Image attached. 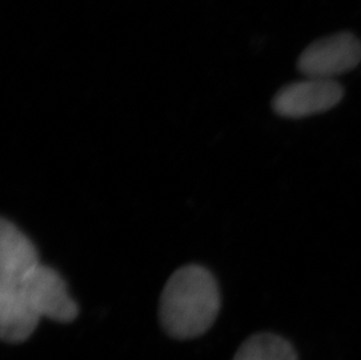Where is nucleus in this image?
Instances as JSON below:
<instances>
[{
	"label": "nucleus",
	"mask_w": 361,
	"mask_h": 360,
	"mask_svg": "<svg viewBox=\"0 0 361 360\" xmlns=\"http://www.w3.org/2000/svg\"><path fill=\"white\" fill-rule=\"evenodd\" d=\"M40 263L38 251L27 235L3 217L0 220V338L24 343L39 320L26 304L28 279Z\"/></svg>",
	"instance_id": "1"
},
{
	"label": "nucleus",
	"mask_w": 361,
	"mask_h": 360,
	"mask_svg": "<svg viewBox=\"0 0 361 360\" xmlns=\"http://www.w3.org/2000/svg\"><path fill=\"white\" fill-rule=\"evenodd\" d=\"M220 306V290L213 274L202 265H184L164 287L159 320L164 331L174 340H193L211 329Z\"/></svg>",
	"instance_id": "2"
},
{
	"label": "nucleus",
	"mask_w": 361,
	"mask_h": 360,
	"mask_svg": "<svg viewBox=\"0 0 361 360\" xmlns=\"http://www.w3.org/2000/svg\"><path fill=\"white\" fill-rule=\"evenodd\" d=\"M361 62V41L350 32L325 37L309 44L297 61L305 78L334 80Z\"/></svg>",
	"instance_id": "3"
},
{
	"label": "nucleus",
	"mask_w": 361,
	"mask_h": 360,
	"mask_svg": "<svg viewBox=\"0 0 361 360\" xmlns=\"http://www.w3.org/2000/svg\"><path fill=\"white\" fill-rule=\"evenodd\" d=\"M344 97V88L336 80L307 78L284 85L274 96V112L286 119H303L327 112Z\"/></svg>",
	"instance_id": "4"
},
{
	"label": "nucleus",
	"mask_w": 361,
	"mask_h": 360,
	"mask_svg": "<svg viewBox=\"0 0 361 360\" xmlns=\"http://www.w3.org/2000/svg\"><path fill=\"white\" fill-rule=\"evenodd\" d=\"M26 304L38 320L47 317L59 323H71L79 316V306L69 295L65 280L49 265L39 263L26 288Z\"/></svg>",
	"instance_id": "5"
},
{
	"label": "nucleus",
	"mask_w": 361,
	"mask_h": 360,
	"mask_svg": "<svg viewBox=\"0 0 361 360\" xmlns=\"http://www.w3.org/2000/svg\"><path fill=\"white\" fill-rule=\"evenodd\" d=\"M233 360H298V354L286 338L275 333L259 332L241 344Z\"/></svg>",
	"instance_id": "6"
}]
</instances>
